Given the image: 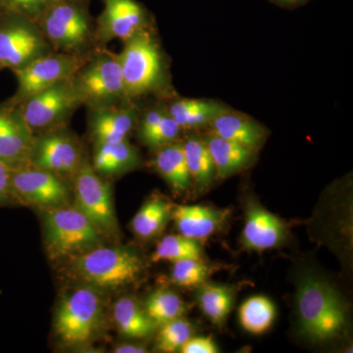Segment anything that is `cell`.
Listing matches in <instances>:
<instances>
[{
	"label": "cell",
	"instance_id": "d6986e66",
	"mask_svg": "<svg viewBox=\"0 0 353 353\" xmlns=\"http://www.w3.org/2000/svg\"><path fill=\"white\" fill-rule=\"evenodd\" d=\"M208 128V134L239 143L255 152L262 145L266 137L264 128L256 121L229 110L216 116Z\"/></svg>",
	"mask_w": 353,
	"mask_h": 353
},
{
	"label": "cell",
	"instance_id": "cb8c5ba5",
	"mask_svg": "<svg viewBox=\"0 0 353 353\" xmlns=\"http://www.w3.org/2000/svg\"><path fill=\"white\" fill-rule=\"evenodd\" d=\"M113 319L122 336L130 339H145L152 336L157 325L150 319L143 305L132 297L125 296L116 301Z\"/></svg>",
	"mask_w": 353,
	"mask_h": 353
},
{
	"label": "cell",
	"instance_id": "d6a6232c",
	"mask_svg": "<svg viewBox=\"0 0 353 353\" xmlns=\"http://www.w3.org/2000/svg\"><path fill=\"white\" fill-rule=\"evenodd\" d=\"M173 263L171 281L179 287H199L205 283L210 271L201 259H182Z\"/></svg>",
	"mask_w": 353,
	"mask_h": 353
},
{
	"label": "cell",
	"instance_id": "9c48e42d",
	"mask_svg": "<svg viewBox=\"0 0 353 353\" xmlns=\"http://www.w3.org/2000/svg\"><path fill=\"white\" fill-rule=\"evenodd\" d=\"M17 105L23 120L34 136L66 126L81 103L71 78L27 97Z\"/></svg>",
	"mask_w": 353,
	"mask_h": 353
},
{
	"label": "cell",
	"instance_id": "7c38bea8",
	"mask_svg": "<svg viewBox=\"0 0 353 353\" xmlns=\"http://www.w3.org/2000/svg\"><path fill=\"white\" fill-rule=\"evenodd\" d=\"M83 160L81 143L65 127L34 134L29 165L73 179Z\"/></svg>",
	"mask_w": 353,
	"mask_h": 353
},
{
	"label": "cell",
	"instance_id": "836d02e7",
	"mask_svg": "<svg viewBox=\"0 0 353 353\" xmlns=\"http://www.w3.org/2000/svg\"><path fill=\"white\" fill-rule=\"evenodd\" d=\"M53 0H0V12L13 13L38 22Z\"/></svg>",
	"mask_w": 353,
	"mask_h": 353
},
{
	"label": "cell",
	"instance_id": "6da1fadb",
	"mask_svg": "<svg viewBox=\"0 0 353 353\" xmlns=\"http://www.w3.org/2000/svg\"><path fill=\"white\" fill-rule=\"evenodd\" d=\"M296 311L301 332L310 340L328 341L347 327V308L331 283L307 274L297 283Z\"/></svg>",
	"mask_w": 353,
	"mask_h": 353
},
{
	"label": "cell",
	"instance_id": "30bf717a",
	"mask_svg": "<svg viewBox=\"0 0 353 353\" xmlns=\"http://www.w3.org/2000/svg\"><path fill=\"white\" fill-rule=\"evenodd\" d=\"M73 182L75 208L92 223L103 238L117 236L119 226L110 183L104 181L85 159L74 176Z\"/></svg>",
	"mask_w": 353,
	"mask_h": 353
},
{
	"label": "cell",
	"instance_id": "8992f818",
	"mask_svg": "<svg viewBox=\"0 0 353 353\" xmlns=\"http://www.w3.org/2000/svg\"><path fill=\"white\" fill-rule=\"evenodd\" d=\"M103 320L101 294L92 287L70 292L58 304L54 331L67 347L88 345L99 333Z\"/></svg>",
	"mask_w": 353,
	"mask_h": 353
},
{
	"label": "cell",
	"instance_id": "f546056e",
	"mask_svg": "<svg viewBox=\"0 0 353 353\" xmlns=\"http://www.w3.org/2000/svg\"><path fill=\"white\" fill-rule=\"evenodd\" d=\"M143 308L157 326L183 317L187 306L182 299L169 290H157L145 299Z\"/></svg>",
	"mask_w": 353,
	"mask_h": 353
},
{
	"label": "cell",
	"instance_id": "ba28073f",
	"mask_svg": "<svg viewBox=\"0 0 353 353\" xmlns=\"http://www.w3.org/2000/svg\"><path fill=\"white\" fill-rule=\"evenodd\" d=\"M51 51L36 22L17 14L0 12V70L17 71Z\"/></svg>",
	"mask_w": 353,
	"mask_h": 353
},
{
	"label": "cell",
	"instance_id": "4dcf8cb0",
	"mask_svg": "<svg viewBox=\"0 0 353 353\" xmlns=\"http://www.w3.org/2000/svg\"><path fill=\"white\" fill-rule=\"evenodd\" d=\"M201 243L183 234H170L158 243L155 252L152 253V261L176 262L187 259H201Z\"/></svg>",
	"mask_w": 353,
	"mask_h": 353
},
{
	"label": "cell",
	"instance_id": "8d00e7d4",
	"mask_svg": "<svg viewBox=\"0 0 353 353\" xmlns=\"http://www.w3.org/2000/svg\"><path fill=\"white\" fill-rule=\"evenodd\" d=\"M114 352L116 353H145L148 352L146 347L141 345H121L115 347Z\"/></svg>",
	"mask_w": 353,
	"mask_h": 353
},
{
	"label": "cell",
	"instance_id": "7a4b0ae2",
	"mask_svg": "<svg viewBox=\"0 0 353 353\" xmlns=\"http://www.w3.org/2000/svg\"><path fill=\"white\" fill-rule=\"evenodd\" d=\"M37 24L57 52L87 55L97 46L88 0H53Z\"/></svg>",
	"mask_w": 353,
	"mask_h": 353
},
{
	"label": "cell",
	"instance_id": "5bb4252c",
	"mask_svg": "<svg viewBox=\"0 0 353 353\" xmlns=\"http://www.w3.org/2000/svg\"><path fill=\"white\" fill-rule=\"evenodd\" d=\"M145 7L137 0H104L103 10L95 27V41L103 46L113 39L123 41L148 27Z\"/></svg>",
	"mask_w": 353,
	"mask_h": 353
},
{
	"label": "cell",
	"instance_id": "9a60e30c",
	"mask_svg": "<svg viewBox=\"0 0 353 353\" xmlns=\"http://www.w3.org/2000/svg\"><path fill=\"white\" fill-rule=\"evenodd\" d=\"M34 138L18 105L0 104V161L11 170L29 165Z\"/></svg>",
	"mask_w": 353,
	"mask_h": 353
},
{
	"label": "cell",
	"instance_id": "3957f363",
	"mask_svg": "<svg viewBox=\"0 0 353 353\" xmlns=\"http://www.w3.org/2000/svg\"><path fill=\"white\" fill-rule=\"evenodd\" d=\"M72 271L94 289L115 290L134 284L143 275V261L126 246H99L73 257Z\"/></svg>",
	"mask_w": 353,
	"mask_h": 353
},
{
	"label": "cell",
	"instance_id": "83f0119b",
	"mask_svg": "<svg viewBox=\"0 0 353 353\" xmlns=\"http://www.w3.org/2000/svg\"><path fill=\"white\" fill-rule=\"evenodd\" d=\"M196 303L202 312L215 325L226 321L234 305V290L226 285L202 284L196 292Z\"/></svg>",
	"mask_w": 353,
	"mask_h": 353
},
{
	"label": "cell",
	"instance_id": "ffe728a7",
	"mask_svg": "<svg viewBox=\"0 0 353 353\" xmlns=\"http://www.w3.org/2000/svg\"><path fill=\"white\" fill-rule=\"evenodd\" d=\"M141 164L139 150L128 141L94 145L92 166L102 176L122 175Z\"/></svg>",
	"mask_w": 353,
	"mask_h": 353
},
{
	"label": "cell",
	"instance_id": "7402d4cb",
	"mask_svg": "<svg viewBox=\"0 0 353 353\" xmlns=\"http://www.w3.org/2000/svg\"><path fill=\"white\" fill-rule=\"evenodd\" d=\"M139 120V139L153 150L175 143L183 131L163 106L148 109Z\"/></svg>",
	"mask_w": 353,
	"mask_h": 353
},
{
	"label": "cell",
	"instance_id": "5b68a950",
	"mask_svg": "<svg viewBox=\"0 0 353 353\" xmlns=\"http://www.w3.org/2000/svg\"><path fill=\"white\" fill-rule=\"evenodd\" d=\"M44 239L51 259H73L102 245L103 236L76 208L46 210Z\"/></svg>",
	"mask_w": 353,
	"mask_h": 353
},
{
	"label": "cell",
	"instance_id": "e575fe53",
	"mask_svg": "<svg viewBox=\"0 0 353 353\" xmlns=\"http://www.w3.org/2000/svg\"><path fill=\"white\" fill-rule=\"evenodd\" d=\"M219 352L214 341L210 336L190 338L183 343L180 352L183 353H216Z\"/></svg>",
	"mask_w": 353,
	"mask_h": 353
},
{
	"label": "cell",
	"instance_id": "d590c367",
	"mask_svg": "<svg viewBox=\"0 0 353 353\" xmlns=\"http://www.w3.org/2000/svg\"><path fill=\"white\" fill-rule=\"evenodd\" d=\"M16 203L11 190V169L0 161V206Z\"/></svg>",
	"mask_w": 353,
	"mask_h": 353
},
{
	"label": "cell",
	"instance_id": "4316f807",
	"mask_svg": "<svg viewBox=\"0 0 353 353\" xmlns=\"http://www.w3.org/2000/svg\"><path fill=\"white\" fill-rule=\"evenodd\" d=\"M190 178L199 190L208 189L216 176L215 167L203 138L190 136L182 143Z\"/></svg>",
	"mask_w": 353,
	"mask_h": 353
},
{
	"label": "cell",
	"instance_id": "277c9868",
	"mask_svg": "<svg viewBox=\"0 0 353 353\" xmlns=\"http://www.w3.org/2000/svg\"><path fill=\"white\" fill-rule=\"evenodd\" d=\"M72 83L81 105L88 108L128 102L119 57L104 48L88 54L85 63L72 77Z\"/></svg>",
	"mask_w": 353,
	"mask_h": 353
},
{
	"label": "cell",
	"instance_id": "e0dca14e",
	"mask_svg": "<svg viewBox=\"0 0 353 353\" xmlns=\"http://www.w3.org/2000/svg\"><path fill=\"white\" fill-rule=\"evenodd\" d=\"M88 132L94 145L125 141L138 124L139 110L128 102L88 108Z\"/></svg>",
	"mask_w": 353,
	"mask_h": 353
},
{
	"label": "cell",
	"instance_id": "ac0fdd59",
	"mask_svg": "<svg viewBox=\"0 0 353 353\" xmlns=\"http://www.w3.org/2000/svg\"><path fill=\"white\" fill-rule=\"evenodd\" d=\"M229 216L228 209L206 205H176L172 211L179 233L197 241L219 231Z\"/></svg>",
	"mask_w": 353,
	"mask_h": 353
},
{
	"label": "cell",
	"instance_id": "d4e9b609",
	"mask_svg": "<svg viewBox=\"0 0 353 353\" xmlns=\"http://www.w3.org/2000/svg\"><path fill=\"white\" fill-rule=\"evenodd\" d=\"M226 110V106L219 102L192 99H179L167 108L182 130L208 127L216 116Z\"/></svg>",
	"mask_w": 353,
	"mask_h": 353
},
{
	"label": "cell",
	"instance_id": "74e56055",
	"mask_svg": "<svg viewBox=\"0 0 353 353\" xmlns=\"http://www.w3.org/2000/svg\"><path fill=\"white\" fill-rule=\"evenodd\" d=\"M271 1L275 2L279 6L285 7H294L297 6H301V4L305 3L308 0H271Z\"/></svg>",
	"mask_w": 353,
	"mask_h": 353
},
{
	"label": "cell",
	"instance_id": "1f68e13d",
	"mask_svg": "<svg viewBox=\"0 0 353 353\" xmlns=\"http://www.w3.org/2000/svg\"><path fill=\"white\" fill-rule=\"evenodd\" d=\"M194 328L188 320L183 317L160 325L157 345L160 352H180L183 343L192 338Z\"/></svg>",
	"mask_w": 353,
	"mask_h": 353
},
{
	"label": "cell",
	"instance_id": "52a82bcc",
	"mask_svg": "<svg viewBox=\"0 0 353 353\" xmlns=\"http://www.w3.org/2000/svg\"><path fill=\"white\" fill-rule=\"evenodd\" d=\"M118 57L128 101L152 92L161 83V53L148 28L124 41V48Z\"/></svg>",
	"mask_w": 353,
	"mask_h": 353
},
{
	"label": "cell",
	"instance_id": "44dd1931",
	"mask_svg": "<svg viewBox=\"0 0 353 353\" xmlns=\"http://www.w3.org/2000/svg\"><path fill=\"white\" fill-rule=\"evenodd\" d=\"M203 139L210 152L218 178L226 179L243 170L254 157L255 150L214 134H208Z\"/></svg>",
	"mask_w": 353,
	"mask_h": 353
},
{
	"label": "cell",
	"instance_id": "f1b7e54d",
	"mask_svg": "<svg viewBox=\"0 0 353 353\" xmlns=\"http://www.w3.org/2000/svg\"><path fill=\"white\" fill-rule=\"evenodd\" d=\"M276 309L270 299L262 296L250 297L240 308L241 326L248 333L263 334L275 320Z\"/></svg>",
	"mask_w": 353,
	"mask_h": 353
},
{
	"label": "cell",
	"instance_id": "4fadbf2b",
	"mask_svg": "<svg viewBox=\"0 0 353 353\" xmlns=\"http://www.w3.org/2000/svg\"><path fill=\"white\" fill-rule=\"evenodd\" d=\"M65 179L51 172L26 165L11 170V190L14 201L48 209L66 205L68 189Z\"/></svg>",
	"mask_w": 353,
	"mask_h": 353
},
{
	"label": "cell",
	"instance_id": "8fae6325",
	"mask_svg": "<svg viewBox=\"0 0 353 353\" xmlns=\"http://www.w3.org/2000/svg\"><path fill=\"white\" fill-rule=\"evenodd\" d=\"M88 54L76 55L51 51L37 58L24 68L13 72L17 79V90L8 101L17 105L41 90L69 80L85 63Z\"/></svg>",
	"mask_w": 353,
	"mask_h": 353
},
{
	"label": "cell",
	"instance_id": "484cf974",
	"mask_svg": "<svg viewBox=\"0 0 353 353\" xmlns=\"http://www.w3.org/2000/svg\"><path fill=\"white\" fill-rule=\"evenodd\" d=\"M173 205L159 196H152L146 201L132 218V232L141 240L155 238L168 224L172 218Z\"/></svg>",
	"mask_w": 353,
	"mask_h": 353
},
{
	"label": "cell",
	"instance_id": "2e32d148",
	"mask_svg": "<svg viewBox=\"0 0 353 353\" xmlns=\"http://www.w3.org/2000/svg\"><path fill=\"white\" fill-rule=\"evenodd\" d=\"M245 210V227L241 234L243 248L264 252L285 243L288 238V227L284 221L252 199L246 201Z\"/></svg>",
	"mask_w": 353,
	"mask_h": 353
},
{
	"label": "cell",
	"instance_id": "603a6c76",
	"mask_svg": "<svg viewBox=\"0 0 353 353\" xmlns=\"http://www.w3.org/2000/svg\"><path fill=\"white\" fill-rule=\"evenodd\" d=\"M155 150L157 153L153 158V166L171 189L176 192H183L189 189L192 178L183 154L182 143L175 141Z\"/></svg>",
	"mask_w": 353,
	"mask_h": 353
}]
</instances>
